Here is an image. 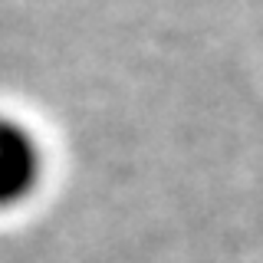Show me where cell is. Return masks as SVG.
I'll list each match as a JSON object with an SVG mask.
<instances>
[{"label": "cell", "instance_id": "obj_1", "mask_svg": "<svg viewBox=\"0 0 263 263\" xmlns=\"http://www.w3.org/2000/svg\"><path fill=\"white\" fill-rule=\"evenodd\" d=\"M43 175V152L27 125L0 115V211L27 201Z\"/></svg>", "mask_w": 263, "mask_h": 263}]
</instances>
